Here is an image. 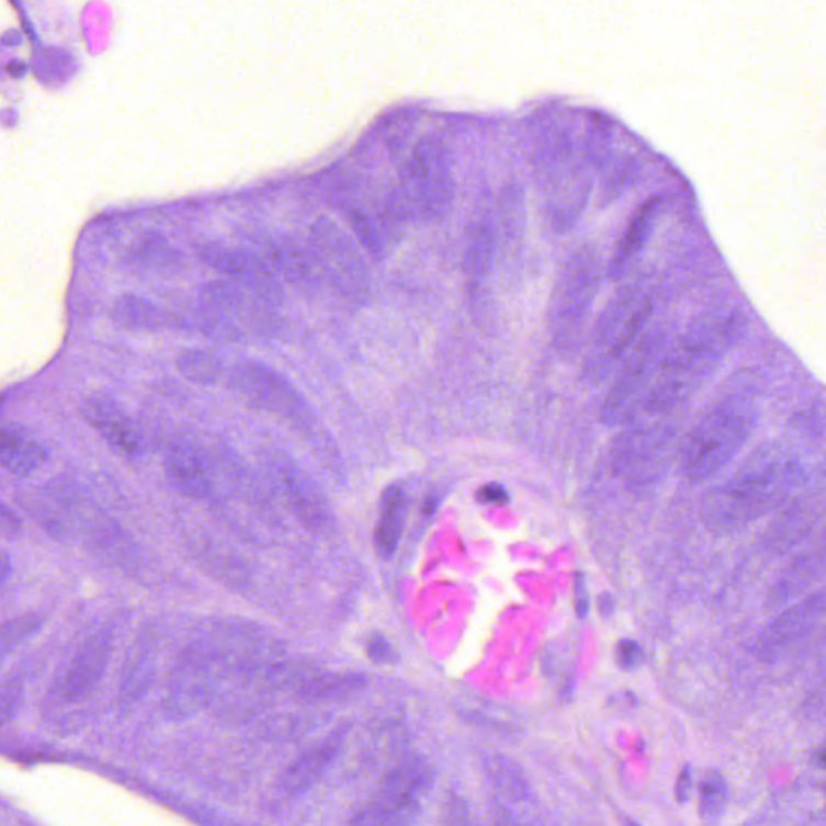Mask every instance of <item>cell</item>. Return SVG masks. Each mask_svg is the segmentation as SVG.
<instances>
[{"mask_svg": "<svg viewBox=\"0 0 826 826\" xmlns=\"http://www.w3.org/2000/svg\"><path fill=\"white\" fill-rule=\"evenodd\" d=\"M746 328V317L738 310L708 312L695 318L668 349L641 415H664L684 403L742 341Z\"/></svg>", "mask_w": 826, "mask_h": 826, "instance_id": "6da1fadb", "label": "cell"}, {"mask_svg": "<svg viewBox=\"0 0 826 826\" xmlns=\"http://www.w3.org/2000/svg\"><path fill=\"white\" fill-rule=\"evenodd\" d=\"M801 473L797 459L784 449H759L705 497V523L712 530L732 533L762 519L793 493Z\"/></svg>", "mask_w": 826, "mask_h": 826, "instance_id": "7a4b0ae2", "label": "cell"}, {"mask_svg": "<svg viewBox=\"0 0 826 826\" xmlns=\"http://www.w3.org/2000/svg\"><path fill=\"white\" fill-rule=\"evenodd\" d=\"M582 147L565 123H547L534 143L533 171L552 231L565 235L585 214L592 183Z\"/></svg>", "mask_w": 826, "mask_h": 826, "instance_id": "3957f363", "label": "cell"}, {"mask_svg": "<svg viewBox=\"0 0 826 826\" xmlns=\"http://www.w3.org/2000/svg\"><path fill=\"white\" fill-rule=\"evenodd\" d=\"M757 427V412L747 404L728 399L709 410L689 431L681 469L689 482L701 483L732 464Z\"/></svg>", "mask_w": 826, "mask_h": 826, "instance_id": "277c9868", "label": "cell"}, {"mask_svg": "<svg viewBox=\"0 0 826 826\" xmlns=\"http://www.w3.org/2000/svg\"><path fill=\"white\" fill-rule=\"evenodd\" d=\"M601 276V259L591 246H581L562 265L550 304L552 341L562 354H577L582 344Z\"/></svg>", "mask_w": 826, "mask_h": 826, "instance_id": "5b68a950", "label": "cell"}, {"mask_svg": "<svg viewBox=\"0 0 826 826\" xmlns=\"http://www.w3.org/2000/svg\"><path fill=\"white\" fill-rule=\"evenodd\" d=\"M455 190L448 147L425 138L415 146L394 197L406 220H441L454 204Z\"/></svg>", "mask_w": 826, "mask_h": 826, "instance_id": "8992f818", "label": "cell"}, {"mask_svg": "<svg viewBox=\"0 0 826 826\" xmlns=\"http://www.w3.org/2000/svg\"><path fill=\"white\" fill-rule=\"evenodd\" d=\"M650 314L653 303L640 290L625 287L616 293L592 328L591 351L586 360L588 375L604 378L620 360L625 359L634 342L643 336Z\"/></svg>", "mask_w": 826, "mask_h": 826, "instance_id": "52a82bcc", "label": "cell"}, {"mask_svg": "<svg viewBox=\"0 0 826 826\" xmlns=\"http://www.w3.org/2000/svg\"><path fill=\"white\" fill-rule=\"evenodd\" d=\"M668 349L670 344L665 330L647 332L634 342L602 406L606 425L622 427L640 417Z\"/></svg>", "mask_w": 826, "mask_h": 826, "instance_id": "ba28073f", "label": "cell"}, {"mask_svg": "<svg viewBox=\"0 0 826 826\" xmlns=\"http://www.w3.org/2000/svg\"><path fill=\"white\" fill-rule=\"evenodd\" d=\"M324 283L351 304L370 297V273L358 245L335 222L320 218L312 225L308 246Z\"/></svg>", "mask_w": 826, "mask_h": 826, "instance_id": "9c48e42d", "label": "cell"}, {"mask_svg": "<svg viewBox=\"0 0 826 826\" xmlns=\"http://www.w3.org/2000/svg\"><path fill=\"white\" fill-rule=\"evenodd\" d=\"M197 256L205 265L220 273L226 280L246 287L267 303L273 305L283 303V284L259 253L208 241L197 246Z\"/></svg>", "mask_w": 826, "mask_h": 826, "instance_id": "30bf717a", "label": "cell"}, {"mask_svg": "<svg viewBox=\"0 0 826 826\" xmlns=\"http://www.w3.org/2000/svg\"><path fill=\"white\" fill-rule=\"evenodd\" d=\"M113 629L102 626L89 634L78 647L73 659L54 689V699L60 704H77L94 692L111 661Z\"/></svg>", "mask_w": 826, "mask_h": 826, "instance_id": "8fae6325", "label": "cell"}, {"mask_svg": "<svg viewBox=\"0 0 826 826\" xmlns=\"http://www.w3.org/2000/svg\"><path fill=\"white\" fill-rule=\"evenodd\" d=\"M201 296L202 303L228 318L231 324L239 321L262 335L276 331L280 320L276 305L267 303L239 284L228 280L211 281L202 287Z\"/></svg>", "mask_w": 826, "mask_h": 826, "instance_id": "7c38bea8", "label": "cell"}, {"mask_svg": "<svg viewBox=\"0 0 826 826\" xmlns=\"http://www.w3.org/2000/svg\"><path fill=\"white\" fill-rule=\"evenodd\" d=\"M824 591H818L774 616L757 641L756 649L760 659H777L804 640L824 615Z\"/></svg>", "mask_w": 826, "mask_h": 826, "instance_id": "4fadbf2b", "label": "cell"}, {"mask_svg": "<svg viewBox=\"0 0 826 826\" xmlns=\"http://www.w3.org/2000/svg\"><path fill=\"white\" fill-rule=\"evenodd\" d=\"M84 420L98 431L120 457L135 461L143 454V441L128 412L109 394H94L81 406Z\"/></svg>", "mask_w": 826, "mask_h": 826, "instance_id": "5bb4252c", "label": "cell"}, {"mask_svg": "<svg viewBox=\"0 0 826 826\" xmlns=\"http://www.w3.org/2000/svg\"><path fill=\"white\" fill-rule=\"evenodd\" d=\"M267 252L263 260L276 273L280 280H286L296 290L305 294L320 291L324 278L310 250L291 238H273L265 242Z\"/></svg>", "mask_w": 826, "mask_h": 826, "instance_id": "9a60e30c", "label": "cell"}, {"mask_svg": "<svg viewBox=\"0 0 826 826\" xmlns=\"http://www.w3.org/2000/svg\"><path fill=\"white\" fill-rule=\"evenodd\" d=\"M348 732V726H339L330 736L301 754L281 777V790L290 796H301L317 784L338 759Z\"/></svg>", "mask_w": 826, "mask_h": 826, "instance_id": "2e32d148", "label": "cell"}, {"mask_svg": "<svg viewBox=\"0 0 826 826\" xmlns=\"http://www.w3.org/2000/svg\"><path fill=\"white\" fill-rule=\"evenodd\" d=\"M497 238L495 228L488 222H475L465 235L464 272L468 278L473 304H488L486 283L495 270Z\"/></svg>", "mask_w": 826, "mask_h": 826, "instance_id": "e0dca14e", "label": "cell"}, {"mask_svg": "<svg viewBox=\"0 0 826 826\" xmlns=\"http://www.w3.org/2000/svg\"><path fill=\"white\" fill-rule=\"evenodd\" d=\"M661 208H664V199L656 195V197L647 199L634 212L632 220L626 225L625 233L613 250L612 259L607 267V275L610 280L620 281L632 269L634 260L643 252L644 245L649 241L650 235H653L654 225H656Z\"/></svg>", "mask_w": 826, "mask_h": 826, "instance_id": "ac0fdd59", "label": "cell"}, {"mask_svg": "<svg viewBox=\"0 0 826 826\" xmlns=\"http://www.w3.org/2000/svg\"><path fill=\"white\" fill-rule=\"evenodd\" d=\"M420 814L421 799L380 784L378 791L354 812L349 826H414Z\"/></svg>", "mask_w": 826, "mask_h": 826, "instance_id": "d6986e66", "label": "cell"}, {"mask_svg": "<svg viewBox=\"0 0 826 826\" xmlns=\"http://www.w3.org/2000/svg\"><path fill=\"white\" fill-rule=\"evenodd\" d=\"M46 462V449L29 431L15 425L0 428V467L10 475L25 478Z\"/></svg>", "mask_w": 826, "mask_h": 826, "instance_id": "ffe728a7", "label": "cell"}, {"mask_svg": "<svg viewBox=\"0 0 826 826\" xmlns=\"http://www.w3.org/2000/svg\"><path fill=\"white\" fill-rule=\"evenodd\" d=\"M235 382L242 393L265 407H286L290 400H296L291 386L269 366L260 363H242L235 369Z\"/></svg>", "mask_w": 826, "mask_h": 826, "instance_id": "44dd1931", "label": "cell"}, {"mask_svg": "<svg viewBox=\"0 0 826 826\" xmlns=\"http://www.w3.org/2000/svg\"><path fill=\"white\" fill-rule=\"evenodd\" d=\"M166 469L171 485L181 495L193 499L207 495V467L193 445H174L167 454Z\"/></svg>", "mask_w": 826, "mask_h": 826, "instance_id": "7402d4cb", "label": "cell"}, {"mask_svg": "<svg viewBox=\"0 0 826 826\" xmlns=\"http://www.w3.org/2000/svg\"><path fill=\"white\" fill-rule=\"evenodd\" d=\"M409 500L399 486L393 485L383 493L378 523L375 530V546L380 557L391 558L396 554L403 538Z\"/></svg>", "mask_w": 826, "mask_h": 826, "instance_id": "603a6c76", "label": "cell"}, {"mask_svg": "<svg viewBox=\"0 0 826 826\" xmlns=\"http://www.w3.org/2000/svg\"><path fill=\"white\" fill-rule=\"evenodd\" d=\"M113 321L132 331H157L166 327L167 317L152 301L138 294H123L112 304Z\"/></svg>", "mask_w": 826, "mask_h": 826, "instance_id": "cb8c5ba5", "label": "cell"}, {"mask_svg": "<svg viewBox=\"0 0 826 826\" xmlns=\"http://www.w3.org/2000/svg\"><path fill=\"white\" fill-rule=\"evenodd\" d=\"M822 572H824L822 558H815V555H804L797 558L784 570V574H781L771 588L770 604L778 607L793 601L822 578Z\"/></svg>", "mask_w": 826, "mask_h": 826, "instance_id": "d4e9b609", "label": "cell"}, {"mask_svg": "<svg viewBox=\"0 0 826 826\" xmlns=\"http://www.w3.org/2000/svg\"><path fill=\"white\" fill-rule=\"evenodd\" d=\"M126 259L132 265L156 270V272L177 270L183 263L180 250L174 249L163 236L157 233H144L136 238L135 242L129 246Z\"/></svg>", "mask_w": 826, "mask_h": 826, "instance_id": "484cf974", "label": "cell"}, {"mask_svg": "<svg viewBox=\"0 0 826 826\" xmlns=\"http://www.w3.org/2000/svg\"><path fill=\"white\" fill-rule=\"evenodd\" d=\"M283 483L287 496L293 499L297 512L303 513L307 522L314 524H324L327 520V510L324 507V500L315 491L312 483L305 482V478L297 473V469H283Z\"/></svg>", "mask_w": 826, "mask_h": 826, "instance_id": "4316f807", "label": "cell"}, {"mask_svg": "<svg viewBox=\"0 0 826 826\" xmlns=\"http://www.w3.org/2000/svg\"><path fill=\"white\" fill-rule=\"evenodd\" d=\"M366 680L359 675L344 677L318 678L310 680L301 688L299 695L305 702L341 701L365 688Z\"/></svg>", "mask_w": 826, "mask_h": 826, "instance_id": "83f0119b", "label": "cell"}, {"mask_svg": "<svg viewBox=\"0 0 826 826\" xmlns=\"http://www.w3.org/2000/svg\"><path fill=\"white\" fill-rule=\"evenodd\" d=\"M44 625L41 613H25L0 625V665Z\"/></svg>", "mask_w": 826, "mask_h": 826, "instance_id": "f1b7e54d", "label": "cell"}, {"mask_svg": "<svg viewBox=\"0 0 826 826\" xmlns=\"http://www.w3.org/2000/svg\"><path fill=\"white\" fill-rule=\"evenodd\" d=\"M486 773L503 796L523 799L527 796V783L522 771L506 757L495 756L486 760Z\"/></svg>", "mask_w": 826, "mask_h": 826, "instance_id": "f546056e", "label": "cell"}, {"mask_svg": "<svg viewBox=\"0 0 826 826\" xmlns=\"http://www.w3.org/2000/svg\"><path fill=\"white\" fill-rule=\"evenodd\" d=\"M726 797H728V790H726L725 778L718 771H709L699 790L701 817L708 822L718 821L720 815L725 811Z\"/></svg>", "mask_w": 826, "mask_h": 826, "instance_id": "4dcf8cb0", "label": "cell"}, {"mask_svg": "<svg viewBox=\"0 0 826 826\" xmlns=\"http://www.w3.org/2000/svg\"><path fill=\"white\" fill-rule=\"evenodd\" d=\"M178 369L191 382L215 383L222 375L220 360L204 351H188L178 359Z\"/></svg>", "mask_w": 826, "mask_h": 826, "instance_id": "1f68e13d", "label": "cell"}, {"mask_svg": "<svg viewBox=\"0 0 826 826\" xmlns=\"http://www.w3.org/2000/svg\"><path fill=\"white\" fill-rule=\"evenodd\" d=\"M349 223H351L352 229H354L355 236L370 252L375 257H380L383 253V239L380 236V228L375 225L372 218L366 217L360 211H352L349 214Z\"/></svg>", "mask_w": 826, "mask_h": 826, "instance_id": "d6a6232c", "label": "cell"}, {"mask_svg": "<svg viewBox=\"0 0 826 826\" xmlns=\"http://www.w3.org/2000/svg\"><path fill=\"white\" fill-rule=\"evenodd\" d=\"M616 661L623 670H634L644 661V650L640 643L633 640H622L616 644Z\"/></svg>", "mask_w": 826, "mask_h": 826, "instance_id": "836d02e7", "label": "cell"}, {"mask_svg": "<svg viewBox=\"0 0 826 826\" xmlns=\"http://www.w3.org/2000/svg\"><path fill=\"white\" fill-rule=\"evenodd\" d=\"M438 826H468L467 807L461 799H449Z\"/></svg>", "mask_w": 826, "mask_h": 826, "instance_id": "e575fe53", "label": "cell"}, {"mask_svg": "<svg viewBox=\"0 0 826 826\" xmlns=\"http://www.w3.org/2000/svg\"><path fill=\"white\" fill-rule=\"evenodd\" d=\"M366 654L376 664L385 665L394 661L393 646L382 634L370 637L369 643H366Z\"/></svg>", "mask_w": 826, "mask_h": 826, "instance_id": "d590c367", "label": "cell"}, {"mask_svg": "<svg viewBox=\"0 0 826 826\" xmlns=\"http://www.w3.org/2000/svg\"><path fill=\"white\" fill-rule=\"evenodd\" d=\"M476 500L486 506H500L509 500V493L499 483H488L476 491Z\"/></svg>", "mask_w": 826, "mask_h": 826, "instance_id": "8d00e7d4", "label": "cell"}, {"mask_svg": "<svg viewBox=\"0 0 826 826\" xmlns=\"http://www.w3.org/2000/svg\"><path fill=\"white\" fill-rule=\"evenodd\" d=\"M692 791V771L691 767L684 766L680 771V777L677 780V788H675V797L680 804L689 801Z\"/></svg>", "mask_w": 826, "mask_h": 826, "instance_id": "74e56055", "label": "cell"}, {"mask_svg": "<svg viewBox=\"0 0 826 826\" xmlns=\"http://www.w3.org/2000/svg\"><path fill=\"white\" fill-rule=\"evenodd\" d=\"M575 598H577V612L579 616L585 619L588 615L589 601L588 589H586L585 577L581 574L577 575V581H575Z\"/></svg>", "mask_w": 826, "mask_h": 826, "instance_id": "f35d334b", "label": "cell"}, {"mask_svg": "<svg viewBox=\"0 0 826 826\" xmlns=\"http://www.w3.org/2000/svg\"><path fill=\"white\" fill-rule=\"evenodd\" d=\"M10 572H12V562H10L9 554L0 547V586H3V582L9 579Z\"/></svg>", "mask_w": 826, "mask_h": 826, "instance_id": "ab89813d", "label": "cell"}, {"mask_svg": "<svg viewBox=\"0 0 826 826\" xmlns=\"http://www.w3.org/2000/svg\"><path fill=\"white\" fill-rule=\"evenodd\" d=\"M7 70H9V73L15 75V77H22V75L25 73V65L10 64L9 67H7Z\"/></svg>", "mask_w": 826, "mask_h": 826, "instance_id": "60d3db41", "label": "cell"}, {"mask_svg": "<svg viewBox=\"0 0 826 826\" xmlns=\"http://www.w3.org/2000/svg\"><path fill=\"white\" fill-rule=\"evenodd\" d=\"M625 826H641L640 824H636V822H626Z\"/></svg>", "mask_w": 826, "mask_h": 826, "instance_id": "b9f144b4", "label": "cell"}]
</instances>
